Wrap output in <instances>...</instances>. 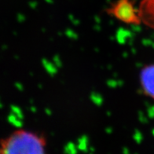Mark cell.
I'll return each instance as SVG.
<instances>
[{"instance_id":"cell-2","label":"cell","mask_w":154,"mask_h":154,"mask_svg":"<svg viewBox=\"0 0 154 154\" xmlns=\"http://www.w3.org/2000/svg\"><path fill=\"white\" fill-rule=\"evenodd\" d=\"M107 13L119 21L128 25L142 24L138 7L132 0H116L107 9Z\"/></svg>"},{"instance_id":"cell-4","label":"cell","mask_w":154,"mask_h":154,"mask_svg":"<svg viewBox=\"0 0 154 154\" xmlns=\"http://www.w3.org/2000/svg\"><path fill=\"white\" fill-rule=\"evenodd\" d=\"M138 10L142 24L154 30V0H142Z\"/></svg>"},{"instance_id":"cell-1","label":"cell","mask_w":154,"mask_h":154,"mask_svg":"<svg viewBox=\"0 0 154 154\" xmlns=\"http://www.w3.org/2000/svg\"><path fill=\"white\" fill-rule=\"evenodd\" d=\"M0 154H48L47 139L38 132L17 129L1 138Z\"/></svg>"},{"instance_id":"cell-3","label":"cell","mask_w":154,"mask_h":154,"mask_svg":"<svg viewBox=\"0 0 154 154\" xmlns=\"http://www.w3.org/2000/svg\"><path fill=\"white\" fill-rule=\"evenodd\" d=\"M139 83L142 93L154 100V64L142 68L139 73Z\"/></svg>"}]
</instances>
